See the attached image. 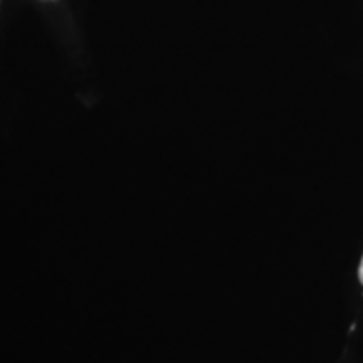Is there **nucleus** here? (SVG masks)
<instances>
[{
	"label": "nucleus",
	"instance_id": "1",
	"mask_svg": "<svg viewBox=\"0 0 363 363\" xmlns=\"http://www.w3.org/2000/svg\"><path fill=\"white\" fill-rule=\"evenodd\" d=\"M358 279H360V283L363 284V257H362L360 267H358Z\"/></svg>",
	"mask_w": 363,
	"mask_h": 363
}]
</instances>
